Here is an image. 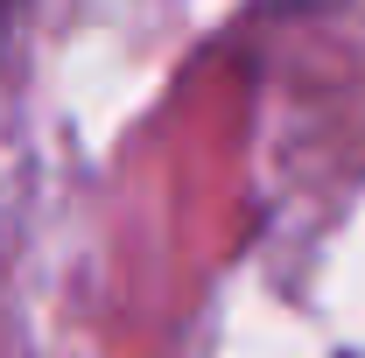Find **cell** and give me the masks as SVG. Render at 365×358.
Masks as SVG:
<instances>
[{
  "label": "cell",
  "instance_id": "6da1fadb",
  "mask_svg": "<svg viewBox=\"0 0 365 358\" xmlns=\"http://www.w3.org/2000/svg\"><path fill=\"white\" fill-rule=\"evenodd\" d=\"M7 7H14V0H0V21H7Z\"/></svg>",
  "mask_w": 365,
  "mask_h": 358
}]
</instances>
